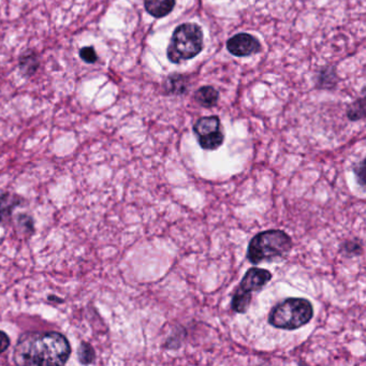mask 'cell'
<instances>
[{
	"label": "cell",
	"instance_id": "obj_5",
	"mask_svg": "<svg viewBox=\"0 0 366 366\" xmlns=\"http://www.w3.org/2000/svg\"><path fill=\"white\" fill-rule=\"evenodd\" d=\"M200 146L205 150H215L224 143V132L221 130L220 121L217 116L200 119L193 126Z\"/></svg>",
	"mask_w": 366,
	"mask_h": 366
},
{
	"label": "cell",
	"instance_id": "obj_9",
	"mask_svg": "<svg viewBox=\"0 0 366 366\" xmlns=\"http://www.w3.org/2000/svg\"><path fill=\"white\" fill-rule=\"evenodd\" d=\"M146 11L156 19L169 15L175 6V0H144Z\"/></svg>",
	"mask_w": 366,
	"mask_h": 366
},
{
	"label": "cell",
	"instance_id": "obj_11",
	"mask_svg": "<svg viewBox=\"0 0 366 366\" xmlns=\"http://www.w3.org/2000/svg\"><path fill=\"white\" fill-rule=\"evenodd\" d=\"M252 295L250 293H243L241 290H236L232 297L231 307L233 311L238 314H245L252 302Z\"/></svg>",
	"mask_w": 366,
	"mask_h": 366
},
{
	"label": "cell",
	"instance_id": "obj_15",
	"mask_svg": "<svg viewBox=\"0 0 366 366\" xmlns=\"http://www.w3.org/2000/svg\"><path fill=\"white\" fill-rule=\"evenodd\" d=\"M10 344H11V342H10L7 333L0 331V354L7 351L8 348L10 347Z\"/></svg>",
	"mask_w": 366,
	"mask_h": 366
},
{
	"label": "cell",
	"instance_id": "obj_4",
	"mask_svg": "<svg viewBox=\"0 0 366 366\" xmlns=\"http://www.w3.org/2000/svg\"><path fill=\"white\" fill-rule=\"evenodd\" d=\"M202 49V29L193 23H186L174 31L166 52L172 62L180 64L195 58Z\"/></svg>",
	"mask_w": 366,
	"mask_h": 366
},
{
	"label": "cell",
	"instance_id": "obj_7",
	"mask_svg": "<svg viewBox=\"0 0 366 366\" xmlns=\"http://www.w3.org/2000/svg\"><path fill=\"white\" fill-rule=\"evenodd\" d=\"M271 279V272L268 271V270L259 269V268H252L246 272L238 289L243 293L252 295V293L261 290L262 288L266 284H269Z\"/></svg>",
	"mask_w": 366,
	"mask_h": 366
},
{
	"label": "cell",
	"instance_id": "obj_1",
	"mask_svg": "<svg viewBox=\"0 0 366 366\" xmlns=\"http://www.w3.org/2000/svg\"><path fill=\"white\" fill-rule=\"evenodd\" d=\"M71 354L66 336L58 332H27L17 340L13 359L17 365H64Z\"/></svg>",
	"mask_w": 366,
	"mask_h": 366
},
{
	"label": "cell",
	"instance_id": "obj_12",
	"mask_svg": "<svg viewBox=\"0 0 366 366\" xmlns=\"http://www.w3.org/2000/svg\"><path fill=\"white\" fill-rule=\"evenodd\" d=\"M78 354H79L80 362L82 364H91L96 357L95 350L87 342H82Z\"/></svg>",
	"mask_w": 366,
	"mask_h": 366
},
{
	"label": "cell",
	"instance_id": "obj_16",
	"mask_svg": "<svg viewBox=\"0 0 366 366\" xmlns=\"http://www.w3.org/2000/svg\"><path fill=\"white\" fill-rule=\"evenodd\" d=\"M3 223V211L0 209V225Z\"/></svg>",
	"mask_w": 366,
	"mask_h": 366
},
{
	"label": "cell",
	"instance_id": "obj_8",
	"mask_svg": "<svg viewBox=\"0 0 366 366\" xmlns=\"http://www.w3.org/2000/svg\"><path fill=\"white\" fill-rule=\"evenodd\" d=\"M40 66V60L35 51L28 50L21 53L19 58V71L23 76L29 78L33 76Z\"/></svg>",
	"mask_w": 366,
	"mask_h": 366
},
{
	"label": "cell",
	"instance_id": "obj_14",
	"mask_svg": "<svg viewBox=\"0 0 366 366\" xmlns=\"http://www.w3.org/2000/svg\"><path fill=\"white\" fill-rule=\"evenodd\" d=\"M354 173L357 175L358 181H359L360 185L364 187L365 185V162L362 160L361 164L359 166H356L354 169Z\"/></svg>",
	"mask_w": 366,
	"mask_h": 366
},
{
	"label": "cell",
	"instance_id": "obj_6",
	"mask_svg": "<svg viewBox=\"0 0 366 366\" xmlns=\"http://www.w3.org/2000/svg\"><path fill=\"white\" fill-rule=\"evenodd\" d=\"M229 52L238 58L250 56L261 50L259 41L250 33H238L227 42Z\"/></svg>",
	"mask_w": 366,
	"mask_h": 366
},
{
	"label": "cell",
	"instance_id": "obj_3",
	"mask_svg": "<svg viewBox=\"0 0 366 366\" xmlns=\"http://www.w3.org/2000/svg\"><path fill=\"white\" fill-rule=\"evenodd\" d=\"M314 316V308L308 299L289 297L274 306L270 313L269 324L274 328L293 331L308 324Z\"/></svg>",
	"mask_w": 366,
	"mask_h": 366
},
{
	"label": "cell",
	"instance_id": "obj_2",
	"mask_svg": "<svg viewBox=\"0 0 366 366\" xmlns=\"http://www.w3.org/2000/svg\"><path fill=\"white\" fill-rule=\"evenodd\" d=\"M293 238L283 230H266L258 233L250 242L247 259L252 263L260 264L263 261L283 257L293 248Z\"/></svg>",
	"mask_w": 366,
	"mask_h": 366
},
{
	"label": "cell",
	"instance_id": "obj_10",
	"mask_svg": "<svg viewBox=\"0 0 366 366\" xmlns=\"http://www.w3.org/2000/svg\"><path fill=\"white\" fill-rule=\"evenodd\" d=\"M218 92L212 86H204L198 89L195 95L197 103L205 107H214L218 101Z\"/></svg>",
	"mask_w": 366,
	"mask_h": 366
},
{
	"label": "cell",
	"instance_id": "obj_13",
	"mask_svg": "<svg viewBox=\"0 0 366 366\" xmlns=\"http://www.w3.org/2000/svg\"><path fill=\"white\" fill-rule=\"evenodd\" d=\"M80 58L87 64H95L98 60V55L93 46H86L80 51Z\"/></svg>",
	"mask_w": 366,
	"mask_h": 366
}]
</instances>
